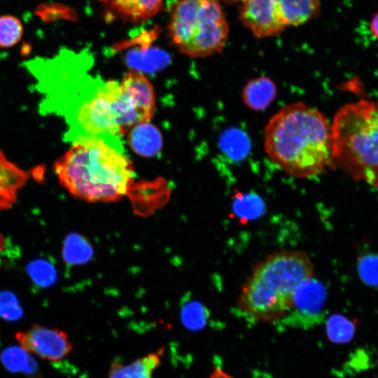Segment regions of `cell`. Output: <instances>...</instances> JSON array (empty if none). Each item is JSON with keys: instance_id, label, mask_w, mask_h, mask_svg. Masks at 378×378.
Wrapping results in <instances>:
<instances>
[{"instance_id": "obj_28", "label": "cell", "mask_w": 378, "mask_h": 378, "mask_svg": "<svg viewBox=\"0 0 378 378\" xmlns=\"http://www.w3.org/2000/svg\"><path fill=\"white\" fill-rule=\"evenodd\" d=\"M209 378H234L230 374L220 367H216L210 374Z\"/></svg>"}, {"instance_id": "obj_4", "label": "cell", "mask_w": 378, "mask_h": 378, "mask_svg": "<svg viewBox=\"0 0 378 378\" xmlns=\"http://www.w3.org/2000/svg\"><path fill=\"white\" fill-rule=\"evenodd\" d=\"M314 276V263L304 251L274 252L253 268L242 286L238 305L257 321H278L289 313L298 286Z\"/></svg>"}, {"instance_id": "obj_12", "label": "cell", "mask_w": 378, "mask_h": 378, "mask_svg": "<svg viewBox=\"0 0 378 378\" xmlns=\"http://www.w3.org/2000/svg\"><path fill=\"white\" fill-rule=\"evenodd\" d=\"M29 173L10 161L0 150V211L10 209L26 184Z\"/></svg>"}, {"instance_id": "obj_5", "label": "cell", "mask_w": 378, "mask_h": 378, "mask_svg": "<svg viewBox=\"0 0 378 378\" xmlns=\"http://www.w3.org/2000/svg\"><path fill=\"white\" fill-rule=\"evenodd\" d=\"M331 127L335 165L353 179L378 188V102L344 105Z\"/></svg>"}, {"instance_id": "obj_24", "label": "cell", "mask_w": 378, "mask_h": 378, "mask_svg": "<svg viewBox=\"0 0 378 378\" xmlns=\"http://www.w3.org/2000/svg\"><path fill=\"white\" fill-rule=\"evenodd\" d=\"M27 271L34 283L40 287H48L56 280L55 268L46 260H36L29 262Z\"/></svg>"}, {"instance_id": "obj_25", "label": "cell", "mask_w": 378, "mask_h": 378, "mask_svg": "<svg viewBox=\"0 0 378 378\" xmlns=\"http://www.w3.org/2000/svg\"><path fill=\"white\" fill-rule=\"evenodd\" d=\"M22 315V309L14 294L0 293V316L8 321H16Z\"/></svg>"}, {"instance_id": "obj_11", "label": "cell", "mask_w": 378, "mask_h": 378, "mask_svg": "<svg viewBox=\"0 0 378 378\" xmlns=\"http://www.w3.org/2000/svg\"><path fill=\"white\" fill-rule=\"evenodd\" d=\"M326 295L324 286L314 277L303 281L294 293L292 307L288 315L318 316L323 307Z\"/></svg>"}, {"instance_id": "obj_6", "label": "cell", "mask_w": 378, "mask_h": 378, "mask_svg": "<svg viewBox=\"0 0 378 378\" xmlns=\"http://www.w3.org/2000/svg\"><path fill=\"white\" fill-rule=\"evenodd\" d=\"M168 29L174 45L193 58L220 52L229 34L218 0H176L171 8Z\"/></svg>"}, {"instance_id": "obj_10", "label": "cell", "mask_w": 378, "mask_h": 378, "mask_svg": "<svg viewBox=\"0 0 378 378\" xmlns=\"http://www.w3.org/2000/svg\"><path fill=\"white\" fill-rule=\"evenodd\" d=\"M110 19L132 23L147 20L162 8L163 0H100Z\"/></svg>"}, {"instance_id": "obj_20", "label": "cell", "mask_w": 378, "mask_h": 378, "mask_svg": "<svg viewBox=\"0 0 378 378\" xmlns=\"http://www.w3.org/2000/svg\"><path fill=\"white\" fill-rule=\"evenodd\" d=\"M23 33L24 26L18 17L10 14L0 15V48L14 46L21 40Z\"/></svg>"}, {"instance_id": "obj_13", "label": "cell", "mask_w": 378, "mask_h": 378, "mask_svg": "<svg viewBox=\"0 0 378 378\" xmlns=\"http://www.w3.org/2000/svg\"><path fill=\"white\" fill-rule=\"evenodd\" d=\"M164 352V349L161 347L127 363L113 361L108 378H153L161 364Z\"/></svg>"}, {"instance_id": "obj_30", "label": "cell", "mask_w": 378, "mask_h": 378, "mask_svg": "<svg viewBox=\"0 0 378 378\" xmlns=\"http://www.w3.org/2000/svg\"><path fill=\"white\" fill-rule=\"evenodd\" d=\"M0 244H1V239L0 238Z\"/></svg>"}, {"instance_id": "obj_16", "label": "cell", "mask_w": 378, "mask_h": 378, "mask_svg": "<svg viewBox=\"0 0 378 378\" xmlns=\"http://www.w3.org/2000/svg\"><path fill=\"white\" fill-rule=\"evenodd\" d=\"M276 94V88L274 83L265 76L248 81L241 93L245 104L255 111L265 109L275 99Z\"/></svg>"}, {"instance_id": "obj_26", "label": "cell", "mask_w": 378, "mask_h": 378, "mask_svg": "<svg viewBox=\"0 0 378 378\" xmlns=\"http://www.w3.org/2000/svg\"><path fill=\"white\" fill-rule=\"evenodd\" d=\"M360 276L365 283L378 285V255H367L363 257L358 263Z\"/></svg>"}, {"instance_id": "obj_15", "label": "cell", "mask_w": 378, "mask_h": 378, "mask_svg": "<svg viewBox=\"0 0 378 378\" xmlns=\"http://www.w3.org/2000/svg\"><path fill=\"white\" fill-rule=\"evenodd\" d=\"M128 143L136 153L144 157H153L162 147V137L158 129L149 122L133 126L127 132Z\"/></svg>"}, {"instance_id": "obj_7", "label": "cell", "mask_w": 378, "mask_h": 378, "mask_svg": "<svg viewBox=\"0 0 378 378\" xmlns=\"http://www.w3.org/2000/svg\"><path fill=\"white\" fill-rule=\"evenodd\" d=\"M15 340L23 349L48 361L63 360L73 350V344L66 332L34 324L25 331L18 332Z\"/></svg>"}, {"instance_id": "obj_18", "label": "cell", "mask_w": 378, "mask_h": 378, "mask_svg": "<svg viewBox=\"0 0 378 378\" xmlns=\"http://www.w3.org/2000/svg\"><path fill=\"white\" fill-rule=\"evenodd\" d=\"M233 210L241 221L257 218L263 214V200L255 193L237 192L234 196Z\"/></svg>"}, {"instance_id": "obj_9", "label": "cell", "mask_w": 378, "mask_h": 378, "mask_svg": "<svg viewBox=\"0 0 378 378\" xmlns=\"http://www.w3.org/2000/svg\"><path fill=\"white\" fill-rule=\"evenodd\" d=\"M156 31H147L132 41L139 46H134L125 55V62L132 68L131 70L151 73L162 69L169 63L170 58L166 52L149 46V43L155 36L154 33Z\"/></svg>"}, {"instance_id": "obj_8", "label": "cell", "mask_w": 378, "mask_h": 378, "mask_svg": "<svg viewBox=\"0 0 378 378\" xmlns=\"http://www.w3.org/2000/svg\"><path fill=\"white\" fill-rule=\"evenodd\" d=\"M240 18L244 25L259 38L278 35L286 28L274 0L244 1Z\"/></svg>"}, {"instance_id": "obj_2", "label": "cell", "mask_w": 378, "mask_h": 378, "mask_svg": "<svg viewBox=\"0 0 378 378\" xmlns=\"http://www.w3.org/2000/svg\"><path fill=\"white\" fill-rule=\"evenodd\" d=\"M263 135L268 158L288 175L309 178L335 166L331 122L302 102L280 108L269 120Z\"/></svg>"}, {"instance_id": "obj_22", "label": "cell", "mask_w": 378, "mask_h": 378, "mask_svg": "<svg viewBox=\"0 0 378 378\" xmlns=\"http://www.w3.org/2000/svg\"><path fill=\"white\" fill-rule=\"evenodd\" d=\"M180 317L186 328L198 330L206 324L208 317L207 310L198 301L186 300L181 305Z\"/></svg>"}, {"instance_id": "obj_27", "label": "cell", "mask_w": 378, "mask_h": 378, "mask_svg": "<svg viewBox=\"0 0 378 378\" xmlns=\"http://www.w3.org/2000/svg\"><path fill=\"white\" fill-rule=\"evenodd\" d=\"M368 29L372 37L378 40V11L371 17L368 23Z\"/></svg>"}, {"instance_id": "obj_29", "label": "cell", "mask_w": 378, "mask_h": 378, "mask_svg": "<svg viewBox=\"0 0 378 378\" xmlns=\"http://www.w3.org/2000/svg\"><path fill=\"white\" fill-rule=\"evenodd\" d=\"M226 1H228V2H243L245 0H225Z\"/></svg>"}, {"instance_id": "obj_19", "label": "cell", "mask_w": 378, "mask_h": 378, "mask_svg": "<svg viewBox=\"0 0 378 378\" xmlns=\"http://www.w3.org/2000/svg\"><path fill=\"white\" fill-rule=\"evenodd\" d=\"M1 360L5 368L12 372L32 373L36 368L29 353L21 346L6 349L1 353Z\"/></svg>"}, {"instance_id": "obj_17", "label": "cell", "mask_w": 378, "mask_h": 378, "mask_svg": "<svg viewBox=\"0 0 378 378\" xmlns=\"http://www.w3.org/2000/svg\"><path fill=\"white\" fill-rule=\"evenodd\" d=\"M93 255L88 241L83 236L71 233L65 239L62 248L64 260L69 265H77L88 262Z\"/></svg>"}, {"instance_id": "obj_21", "label": "cell", "mask_w": 378, "mask_h": 378, "mask_svg": "<svg viewBox=\"0 0 378 378\" xmlns=\"http://www.w3.org/2000/svg\"><path fill=\"white\" fill-rule=\"evenodd\" d=\"M356 330V322L342 315H333L327 321L330 339L337 343H346L352 340Z\"/></svg>"}, {"instance_id": "obj_1", "label": "cell", "mask_w": 378, "mask_h": 378, "mask_svg": "<svg viewBox=\"0 0 378 378\" xmlns=\"http://www.w3.org/2000/svg\"><path fill=\"white\" fill-rule=\"evenodd\" d=\"M155 96L148 79L130 70L120 82L94 80L75 108L64 120V139L94 136L122 144L120 137L134 125L149 122Z\"/></svg>"}, {"instance_id": "obj_23", "label": "cell", "mask_w": 378, "mask_h": 378, "mask_svg": "<svg viewBox=\"0 0 378 378\" xmlns=\"http://www.w3.org/2000/svg\"><path fill=\"white\" fill-rule=\"evenodd\" d=\"M34 13L45 22H50L58 20L74 21L77 19V15L73 8L56 2L39 4L35 8Z\"/></svg>"}, {"instance_id": "obj_3", "label": "cell", "mask_w": 378, "mask_h": 378, "mask_svg": "<svg viewBox=\"0 0 378 378\" xmlns=\"http://www.w3.org/2000/svg\"><path fill=\"white\" fill-rule=\"evenodd\" d=\"M63 187L89 202H113L129 193L135 172L122 144L94 136L72 143L54 164Z\"/></svg>"}, {"instance_id": "obj_14", "label": "cell", "mask_w": 378, "mask_h": 378, "mask_svg": "<svg viewBox=\"0 0 378 378\" xmlns=\"http://www.w3.org/2000/svg\"><path fill=\"white\" fill-rule=\"evenodd\" d=\"M283 23L288 26L302 24L317 17L320 0H274Z\"/></svg>"}]
</instances>
